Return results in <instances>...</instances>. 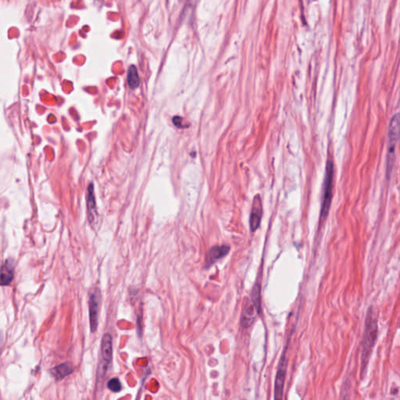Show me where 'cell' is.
I'll return each mask as SVG.
<instances>
[{"label": "cell", "instance_id": "obj_6", "mask_svg": "<svg viewBox=\"0 0 400 400\" xmlns=\"http://www.w3.org/2000/svg\"><path fill=\"white\" fill-rule=\"evenodd\" d=\"M262 215H263L262 200H261L260 196L259 195H256L252 201V210H251L250 217H249V226H250V230L252 232L256 231L259 228Z\"/></svg>", "mask_w": 400, "mask_h": 400}, {"label": "cell", "instance_id": "obj_5", "mask_svg": "<svg viewBox=\"0 0 400 400\" xmlns=\"http://www.w3.org/2000/svg\"><path fill=\"white\" fill-rule=\"evenodd\" d=\"M286 372H287V358H286V352H285L281 357L277 375L275 377V400H282Z\"/></svg>", "mask_w": 400, "mask_h": 400}, {"label": "cell", "instance_id": "obj_2", "mask_svg": "<svg viewBox=\"0 0 400 400\" xmlns=\"http://www.w3.org/2000/svg\"><path fill=\"white\" fill-rule=\"evenodd\" d=\"M399 133V114L395 113L391 117L388 126V153H387V175H389L395 162V147Z\"/></svg>", "mask_w": 400, "mask_h": 400}, {"label": "cell", "instance_id": "obj_11", "mask_svg": "<svg viewBox=\"0 0 400 400\" xmlns=\"http://www.w3.org/2000/svg\"><path fill=\"white\" fill-rule=\"evenodd\" d=\"M101 353H102V361L110 364L113 358V339L110 334L106 333L102 336Z\"/></svg>", "mask_w": 400, "mask_h": 400}, {"label": "cell", "instance_id": "obj_8", "mask_svg": "<svg viewBox=\"0 0 400 400\" xmlns=\"http://www.w3.org/2000/svg\"><path fill=\"white\" fill-rule=\"evenodd\" d=\"M86 202L88 221L92 227H95L97 224L98 212L96 203H95V194H94V186L92 183H91L88 188Z\"/></svg>", "mask_w": 400, "mask_h": 400}, {"label": "cell", "instance_id": "obj_15", "mask_svg": "<svg viewBox=\"0 0 400 400\" xmlns=\"http://www.w3.org/2000/svg\"><path fill=\"white\" fill-rule=\"evenodd\" d=\"M173 120H175V121H176L177 120V121L178 122H175V123H175V125H176L177 127H180L181 121H182V119L181 118V117H178V116H175V117H174Z\"/></svg>", "mask_w": 400, "mask_h": 400}, {"label": "cell", "instance_id": "obj_3", "mask_svg": "<svg viewBox=\"0 0 400 400\" xmlns=\"http://www.w3.org/2000/svg\"><path fill=\"white\" fill-rule=\"evenodd\" d=\"M334 164L332 161H328L325 171L324 192H323L322 204H321V219L328 217L331 208L332 200V188H333Z\"/></svg>", "mask_w": 400, "mask_h": 400}, {"label": "cell", "instance_id": "obj_12", "mask_svg": "<svg viewBox=\"0 0 400 400\" xmlns=\"http://www.w3.org/2000/svg\"><path fill=\"white\" fill-rule=\"evenodd\" d=\"M74 370V365L70 362H66L53 367L51 370V374L56 380L59 381L72 374Z\"/></svg>", "mask_w": 400, "mask_h": 400}, {"label": "cell", "instance_id": "obj_7", "mask_svg": "<svg viewBox=\"0 0 400 400\" xmlns=\"http://www.w3.org/2000/svg\"><path fill=\"white\" fill-rule=\"evenodd\" d=\"M231 248L228 245H215L209 249L205 260V268H209L219 259L225 257L229 253Z\"/></svg>", "mask_w": 400, "mask_h": 400}, {"label": "cell", "instance_id": "obj_16", "mask_svg": "<svg viewBox=\"0 0 400 400\" xmlns=\"http://www.w3.org/2000/svg\"><path fill=\"white\" fill-rule=\"evenodd\" d=\"M341 400H349V398L348 395H345V396L342 397V399Z\"/></svg>", "mask_w": 400, "mask_h": 400}, {"label": "cell", "instance_id": "obj_4", "mask_svg": "<svg viewBox=\"0 0 400 400\" xmlns=\"http://www.w3.org/2000/svg\"><path fill=\"white\" fill-rule=\"evenodd\" d=\"M261 311L260 303H256L251 299H246L244 303L243 310H242V317H241V325L243 328H247L250 327L256 321V317Z\"/></svg>", "mask_w": 400, "mask_h": 400}, {"label": "cell", "instance_id": "obj_14", "mask_svg": "<svg viewBox=\"0 0 400 400\" xmlns=\"http://www.w3.org/2000/svg\"><path fill=\"white\" fill-rule=\"evenodd\" d=\"M107 387L110 391L113 392H119L121 390L122 385L120 380L116 377L110 379L107 383Z\"/></svg>", "mask_w": 400, "mask_h": 400}, {"label": "cell", "instance_id": "obj_10", "mask_svg": "<svg viewBox=\"0 0 400 400\" xmlns=\"http://www.w3.org/2000/svg\"><path fill=\"white\" fill-rule=\"evenodd\" d=\"M15 277V263L8 259L0 268V286H9Z\"/></svg>", "mask_w": 400, "mask_h": 400}, {"label": "cell", "instance_id": "obj_9", "mask_svg": "<svg viewBox=\"0 0 400 400\" xmlns=\"http://www.w3.org/2000/svg\"><path fill=\"white\" fill-rule=\"evenodd\" d=\"M89 321H90L91 332H95L98 328V308H99V297L95 293H92L89 297Z\"/></svg>", "mask_w": 400, "mask_h": 400}, {"label": "cell", "instance_id": "obj_1", "mask_svg": "<svg viewBox=\"0 0 400 400\" xmlns=\"http://www.w3.org/2000/svg\"><path fill=\"white\" fill-rule=\"evenodd\" d=\"M377 335V317L375 311L372 307L367 310L365 321L364 331L362 339V364L363 370L367 367L369 356L374 347Z\"/></svg>", "mask_w": 400, "mask_h": 400}, {"label": "cell", "instance_id": "obj_13", "mask_svg": "<svg viewBox=\"0 0 400 400\" xmlns=\"http://www.w3.org/2000/svg\"><path fill=\"white\" fill-rule=\"evenodd\" d=\"M140 76L138 74L137 69L135 66L131 65L127 71V84L130 88H136L140 85Z\"/></svg>", "mask_w": 400, "mask_h": 400}]
</instances>
